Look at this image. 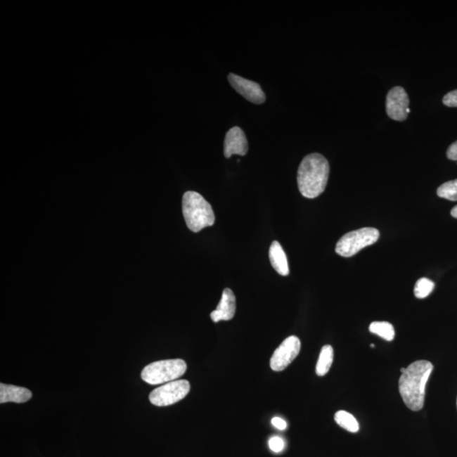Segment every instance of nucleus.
I'll use <instances>...</instances> for the list:
<instances>
[{
  "instance_id": "obj_2",
  "label": "nucleus",
  "mask_w": 457,
  "mask_h": 457,
  "mask_svg": "<svg viewBox=\"0 0 457 457\" xmlns=\"http://www.w3.org/2000/svg\"><path fill=\"white\" fill-rule=\"evenodd\" d=\"M330 176L329 162L319 153H311L302 160L297 172L299 191L303 197L313 199L325 192Z\"/></svg>"
},
{
  "instance_id": "obj_14",
  "label": "nucleus",
  "mask_w": 457,
  "mask_h": 457,
  "mask_svg": "<svg viewBox=\"0 0 457 457\" xmlns=\"http://www.w3.org/2000/svg\"><path fill=\"white\" fill-rule=\"evenodd\" d=\"M334 360L333 347L330 345L323 347L320 352L317 366H316V373L318 376H325L330 371Z\"/></svg>"
},
{
  "instance_id": "obj_16",
  "label": "nucleus",
  "mask_w": 457,
  "mask_h": 457,
  "mask_svg": "<svg viewBox=\"0 0 457 457\" xmlns=\"http://www.w3.org/2000/svg\"><path fill=\"white\" fill-rule=\"evenodd\" d=\"M369 331L373 334L380 336L387 342H392L394 338V330L389 322H373L369 326Z\"/></svg>"
},
{
  "instance_id": "obj_7",
  "label": "nucleus",
  "mask_w": 457,
  "mask_h": 457,
  "mask_svg": "<svg viewBox=\"0 0 457 457\" xmlns=\"http://www.w3.org/2000/svg\"><path fill=\"white\" fill-rule=\"evenodd\" d=\"M300 350V340L295 335L289 336L274 351L270 359V367L272 371L276 372L285 371L296 359Z\"/></svg>"
},
{
  "instance_id": "obj_13",
  "label": "nucleus",
  "mask_w": 457,
  "mask_h": 457,
  "mask_svg": "<svg viewBox=\"0 0 457 457\" xmlns=\"http://www.w3.org/2000/svg\"><path fill=\"white\" fill-rule=\"evenodd\" d=\"M269 259L273 268L282 276H288L290 273L288 257L281 245L274 240L269 248Z\"/></svg>"
},
{
  "instance_id": "obj_22",
  "label": "nucleus",
  "mask_w": 457,
  "mask_h": 457,
  "mask_svg": "<svg viewBox=\"0 0 457 457\" xmlns=\"http://www.w3.org/2000/svg\"><path fill=\"white\" fill-rule=\"evenodd\" d=\"M447 157L449 160L457 161V141L448 148Z\"/></svg>"
},
{
  "instance_id": "obj_20",
  "label": "nucleus",
  "mask_w": 457,
  "mask_h": 457,
  "mask_svg": "<svg viewBox=\"0 0 457 457\" xmlns=\"http://www.w3.org/2000/svg\"><path fill=\"white\" fill-rule=\"evenodd\" d=\"M443 103L448 107H457V90L447 94L443 98Z\"/></svg>"
},
{
  "instance_id": "obj_9",
  "label": "nucleus",
  "mask_w": 457,
  "mask_h": 457,
  "mask_svg": "<svg viewBox=\"0 0 457 457\" xmlns=\"http://www.w3.org/2000/svg\"><path fill=\"white\" fill-rule=\"evenodd\" d=\"M228 80L231 86L249 102L255 105H262L265 102L264 91L257 82L247 80L233 73L228 75Z\"/></svg>"
},
{
  "instance_id": "obj_25",
  "label": "nucleus",
  "mask_w": 457,
  "mask_h": 457,
  "mask_svg": "<svg viewBox=\"0 0 457 457\" xmlns=\"http://www.w3.org/2000/svg\"><path fill=\"white\" fill-rule=\"evenodd\" d=\"M371 348H375V345L372 344L371 346Z\"/></svg>"
},
{
  "instance_id": "obj_18",
  "label": "nucleus",
  "mask_w": 457,
  "mask_h": 457,
  "mask_svg": "<svg viewBox=\"0 0 457 457\" xmlns=\"http://www.w3.org/2000/svg\"><path fill=\"white\" fill-rule=\"evenodd\" d=\"M435 288V283L433 281L427 279V278H422V279L417 281L416 285L414 288L415 297L419 299H423L429 297Z\"/></svg>"
},
{
  "instance_id": "obj_3",
  "label": "nucleus",
  "mask_w": 457,
  "mask_h": 457,
  "mask_svg": "<svg viewBox=\"0 0 457 457\" xmlns=\"http://www.w3.org/2000/svg\"><path fill=\"white\" fill-rule=\"evenodd\" d=\"M182 212L186 226L193 232L214 226L215 215L210 202L196 192H186L182 198Z\"/></svg>"
},
{
  "instance_id": "obj_4",
  "label": "nucleus",
  "mask_w": 457,
  "mask_h": 457,
  "mask_svg": "<svg viewBox=\"0 0 457 457\" xmlns=\"http://www.w3.org/2000/svg\"><path fill=\"white\" fill-rule=\"evenodd\" d=\"M188 369L182 359H169L155 361L143 368L141 377L152 385L169 383L181 378Z\"/></svg>"
},
{
  "instance_id": "obj_10",
  "label": "nucleus",
  "mask_w": 457,
  "mask_h": 457,
  "mask_svg": "<svg viewBox=\"0 0 457 457\" xmlns=\"http://www.w3.org/2000/svg\"><path fill=\"white\" fill-rule=\"evenodd\" d=\"M248 152V143L244 131L238 127L228 131L224 139V155L226 159L233 155H246Z\"/></svg>"
},
{
  "instance_id": "obj_6",
  "label": "nucleus",
  "mask_w": 457,
  "mask_h": 457,
  "mask_svg": "<svg viewBox=\"0 0 457 457\" xmlns=\"http://www.w3.org/2000/svg\"><path fill=\"white\" fill-rule=\"evenodd\" d=\"M191 390L189 381L186 380L169 382L153 390L149 394V401L156 406L174 404L188 396Z\"/></svg>"
},
{
  "instance_id": "obj_21",
  "label": "nucleus",
  "mask_w": 457,
  "mask_h": 457,
  "mask_svg": "<svg viewBox=\"0 0 457 457\" xmlns=\"http://www.w3.org/2000/svg\"><path fill=\"white\" fill-rule=\"evenodd\" d=\"M272 425L276 427V429L280 430H285L288 427V423L281 418H273L272 419Z\"/></svg>"
},
{
  "instance_id": "obj_1",
  "label": "nucleus",
  "mask_w": 457,
  "mask_h": 457,
  "mask_svg": "<svg viewBox=\"0 0 457 457\" xmlns=\"http://www.w3.org/2000/svg\"><path fill=\"white\" fill-rule=\"evenodd\" d=\"M434 366L429 361L411 363L399 380V392L405 405L411 411H420L425 406V389Z\"/></svg>"
},
{
  "instance_id": "obj_23",
  "label": "nucleus",
  "mask_w": 457,
  "mask_h": 457,
  "mask_svg": "<svg viewBox=\"0 0 457 457\" xmlns=\"http://www.w3.org/2000/svg\"><path fill=\"white\" fill-rule=\"evenodd\" d=\"M451 214L452 217H454V218L457 219V205L456 207H453Z\"/></svg>"
},
{
  "instance_id": "obj_15",
  "label": "nucleus",
  "mask_w": 457,
  "mask_h": 457,
  "mask_svg": "<svg viewBox=\"0 0 457 457\" xmlns=\"http://www.w3.org/2000/svg\"><path fill=\"white\" fill-rule=\"evenodd\" d=\"M335 421L344 430L351 433H356L359 431V423L352 414L346 411H339L335 414Z\"/></svg>"
},
{
  "instance_id": "obj_19",
  "label": "nucleus",
  "mask_w": 457,
  "mask_h": 457,
  "mask_svg": "<svg viewBox=\"0 0 457 457\" xmlns=\"http://www.w3.org/2000/svg\"><path fill=\"white\" fill-rule=\"evenodd\" d=\"M269 446L270 450L273 452H281L284 450L285 447L284 440L279 437V436H273V437L269 439Z\"/></svg>"
},
{
  "instance_id": "obj_26",
  "label": "nucleus",
  "mask_w": 457,
  "mask_h": 457,
  "mask_svg": "<svg viewBox=\"0 0 457 457\" xmlns=\"http://www.w3.org/2000/svg\"><path fill=\"white\" fill-rule=\"evenodd\" d=\"M456 405H457V400H456Z\"/></svg>"
},
{
  "instance_id": "obj_5",
  "label": "nucleus",
  "mask_w": 457,
  "mask_h": 457,
  "mask_svg": "<svg viewBox=\"0 0 457 457\" xmlns=\"http://www.w3.org/2000/svg\"><path fill=\"white\" fill-rule=\"evenodd\" d=\"M380 238V231L375 228L364 227L345 234L336 244L335 252L338 255L350 257L361 249L371 246Z\"/></svg>"
},
{
  "instance_id": "obj_8",
  "label": "nucleus",
  "mask_w": 457,
  "mask_h": 457,
  "mask_svg": "<svg viewBox=\"0 0 457 457\" xmlns=\"http://www.w3.org/2000/svg\"><path fill=\"white\" fill-rule=\"evenodd\" d=\"M409 109V98L401 86L394 87L389 91L386 98V112L390 118L397 122H403L407 118Z\"/></svg>"
},
{
  "instance_id": "obj_17",
  "label": "nucleus",
  "mask_w": 457,
  "mask_h": 457,
  "mask_svg": "<svg viewBox=\"0 0 457 457\" xmlns=\"http://www.w3.org/2000/svg\"><path fill=\"white\" fill-rule=\"evenodd\" d=\"M439 198L447 199L449 201H457V179L444 183L437 190Z\"/></svg>"
},
{
  "instance_id": "obj_12",
  "label": "nucleus",
  "mask_w": 457,
  "mask_h": 457,
  "mask_svg": "<svg viewBox=\"0 0 457 457\" xmlns=\"http://www.w3.org/2000/svg\"><path fill=\"white\" fill-rule=\"evenodd\" d=\"M32 397L31 390L12 385L0 384V403H24Z\"/></svg>"
},
{
  "instance_id": "obj_24",
  "label": "nucleus",
  "mask_w": 457,
  "mask_h": 457,
  "mask_svg": "<svg viewBox=\"0 0 457 457\" xmlns=\"http://www.w3.org/2000/svg\"><path fill=\"white\" fill-rule=\"evenodd\" d=\"M405 371H406V368H402L401 369V373H404Z\"/></svg>"
},
{
  "instance_id": "obj_11",
  "label": "nucleus",
  "mask_w": 457,
  "mask_h": 457,
  "mask_svg": "<svg viewBox=\"0 0 457 457\" xmlns=\"http://www.w3.org/2000/svg\"><path fill=\"white\" fill-rule=\"evenodd\" d=\"M236 309L235 294L231 289L226 288L223 290L219 305L210 314L211 319L214 323L228 321L234 318Z\"/></svg>"
}]
</instances>
